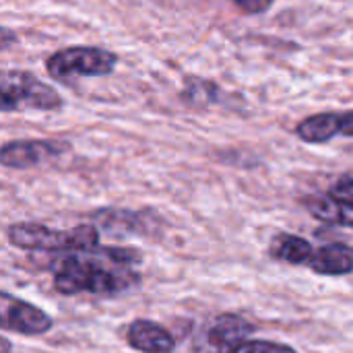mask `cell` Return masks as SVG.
Wrapping results in <instances>:
<instances>
[{"label":"cell","instance_id":"obj_1","mask_svg":"<svg viewBox=\"0 0 353 353\" xmlns=\"http://www.w3.org/2000/svg\"><path fill=\"white\" fill-rule=\"evenodd\" d=\"M139 250L95 246L62 252L52 261L50 269L54 273V290L62 296H114L139 285Z\"/></svg>","mask_w":353,"mask_h":353},{"label":"cell","instance_id":"obj_2","mask_svg":"<svg viewBox=\"0 0 353 353\" xmlns=\"http://www.w3.org/2000/svg\"><path fill=\"white\" fill-rule=\"evenodd\" d=\"M6 236L17 248L43 252L87 250L99 244V232L91 223L77 225L72 230H50L41 223H12L6 230Z\"/></svg>","mask_w":353,"mask_h":353},{"label":"cell","instance_id":"obj_3","mask_svg":"<svg viewBox=\"0 0 353 353\" xmlns=\"http://www.w3.org/2000/svg\"><path fill=\"white\" fill-rule=\"evenodd\" d=\"M118 56L97 46H70L54 52L46 60L48 74L58 83H72L79 77H105L112 74Z\"/></svg>","mask_w":353,"mask_h":353},{"label":"cell","instance_id":"obj_4","mask_svg":"<svg viewBox=\"0 0 353 353\" xmlns=\"http://www.w3.org/2000/svg\"><path fill=\"white\" fill-rule=\"evenodd\" d=\"M0 97L2 112H14L23 108L52 112L62 108V97L56 93V89L27 70H4L0 77Z\"/></svg>","mask_w":353,"mask_h":353},{"label":"cell","instance_id":"obj_5","mask_svg":"<svg viewBox=\"0 0 353 353\" xmlns=\"http://www.w3.org/2000/svg\"><path fill=\"white\" fill-rule=\"evenodd\" d=\"M256 327L238 314H219L215 316L194 339L196 353H236L250 335H254Z\"/></svg>","mask_w":353,"mask_h":353},{"label":"cell","instance_id":"obj_6","mask_svg":"<svg viewBox=\"0 0 353 353\" xmlns=\"http://www.w3.org/2000/svg\"><path fill=\"white\" fill-rule=\"evenodd\" d=\"M0 321H2L4 331H12V333L27 335V337L43 335L52 329V319L43 310L23 300H17L8 294H2Z\"/></svg>","mask_w":353,"mask_h":353},{"label":"cell","instance_id":"obj_7","mask_svg":"<svg viewBox=\"0 0 353 353\" xmlns=\"http://www.w3.org/2000/svg\"><path fill=\"white\" fill-rule=\"evenodd\" d=\"M68 149L62 141H48V139H33V141H12L6 143L0 151V161L4 168L27 170L50 161L52 157L62 155Z\"/></svg>","mask_w":353,"mask_h":353},{"label":"cell","instance_id":"obj_8","mask_svg":"<svg viewBox=\"0 0 353 353\" xmlns=\"http://www.w3.org/2000/svg\"><path fill=\"white\" fill-rule=\"evenodd\" d=\"M296 134L304 143L312 145L329 143L335 137H353V110L343 114L323 112L308 116L296 126Z\"/></svg>","mask_w":353,"mask_h":353},{"label":"cell","instance_id":"obj_9","mask_svg":"<svg viewBox=\"0 0 353 353\" xmlns=\"http://www.w3.org/2000/svg\"><path fill=\"white\" fill-rule=\"evenodd\" d=\"M128 345L141 353H172L176 350V339L170 331L151 321H134L128 327Z\"/></svg>","mask_w":353,"mask_h":353},{"label":"cell","instance_id":"obj_10","mask_svg":"<svg viewBox=\"0 0 353 353\" xmlns=\"http://www.w3.org/2000/svg\"><path fill=\"white\" fill-rule=\"evenodd\" d=\"M306 267L316 275L341 277L353 273V248L347 244H329L314 250Z\"/></svg>","mask_w":353,"mask_h":353},{"label":"cell","instance_id":"obj_11","mask_svg":"<svg viewBox=\"0 0 353 353\" xmlns=\"http://www.w3.org/2000/svg\"><path fill=\"white\" fill-rule=\"evenodd\" d=\"M306 209L321 221L353 228V203L335 199L331 194L327 196H310L306 199Z\"/></svg>","mask_w":353,"mask_h":353},{"label":"cell","instance_id":"obj_12","mask_svg":"<svg viewBox=\"0 0 353 353\" xmlns=\"http://www.w3.org/2000/svg\"><path fill=\"white\" fill-rule=\"evenodd\" d=\"M269 252H271V256L275 261H283V263H290V265H306L312 259L314 248H312V244L308 240H304L300 236L277 234L271 240Z\"/></svg>","mask_w":353,"mask_h":353},{"label":"cell","instance_id":"obj_13","mask_svg":"<svg viewBox=\"0 0 353 353\" xmlns=\"http://www.w3.org/2000/svg\"><path fill=\"white\" fill-rule=\"evenodd\" d=\"M236 353H298L290 345H281V343H271V341H256L250 339L246 341Z\"/></svg>","mask_w":353,"mask_h":353},{"label":"cell","instance_id":"obj_14","mask_svg":"<svg viewBox=\"0 0 353 353\" xmlns=\"http://www.w3.org/2000/svg\"><path fill=\"white\" fill-rule=\"evenodd\" d=\"M329 194L335 196V199H341V201L353 203V172H347V174L339 176L337 182L331 186Z\"/></svg>","mask_w":353,"mask_h":353},{"label":"cell","instance_id":"obj_15","mask_svg":"<svg viewBox=\"0 0 353 353\" xmlns=\"http://www.w3.org/2000/svg\"><path fill=\"white\" fill-rule=\"evenodd\" d=\"M246 14H261L271 8L273 0H232Z\"/></svg>","mask_w":353,"mask_h":353}]
</instances>
